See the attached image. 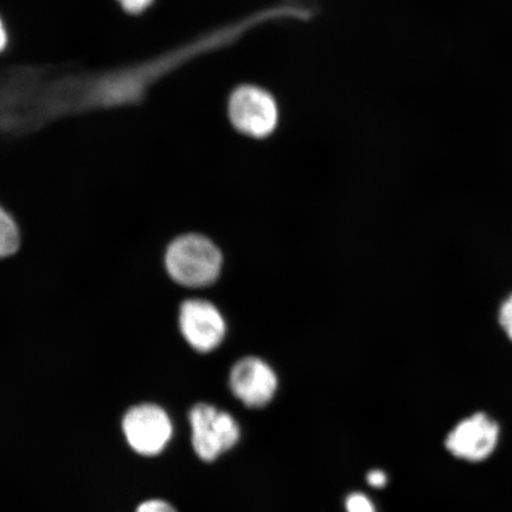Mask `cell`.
<instances>
[{
  "instance_id": "obj_1",
  "label": "cell",
  "mask_w": 512,
  "mask_h": 512,
  "mask_svg": "<svg viewBox=\"0 0 512 512\" xmlns=\"http://www.w3.org/2000/svg\"><path fill=\"white\" fill-rule=\"evenodd\" d=\"M162 264L172 284L187 293H202L221 280L224 254L213 236L185 230L166 243Z\"/></svg>"
},
{
  "instance_id": "obj_2",
  "label": "cell",
  "mask_w": 512,
  "mask_h": 512,
  "mask_svg": "<svg viewBox=\"0 0 512 512\" xmlns=\"http://www.w3.org/2000/svg\"><path fill=\"white\" fill-rule=\"evenodd\" d=\"M177 330L185 347L197 355H211L228 337L226 316L214 299L201 293L185 296L177 309Z\"/></svg>"
},
{
  "instance_id": "obj_3",
  "label": "cell",
  "mask_w": 512,
  "mask_h": 512,
  "mask_svg": "<svg viewBox=\"0 0 512 512\" xmlns=\"http://www.w3.org/2000/svg\"><path fill=\"white\" fill-rule=\"evenodd\" d=\"M226 114L236 132L256 140L271 137L280 123V108L275 96L252 83L236 86L230 91Z\"/></svg>"
},
{
  "instance_id": "obj_4",
  "label": "cell",
  "mask_w": 512,
  "mask_h": 512,
  "mask_svg": "<svg viewBox=\"0 0 512 512\" xmlns=\"http://www.w3.org/2000/svg\"><path fill=\"white\" fill-rule=\"evenodd\" d=\"M191 444L196 456L213 463L239 445L242 430L239 421L210 403H197L189 414Z\"/></svg>"
},
{
  "instance_id": "obj_5",
  "label": "cell",
  "mask_w": 512,
  "mask_h": 512,
  "mask_svg": "<svg viewBox=\"0 0 512 512\" xmlns=\"http://www.w3.org/2000/svg\"><path fill=\"white\" fill-rule=\"evenodd\" d=\"M228 387L243 406L260 409L270 405L277 396L279 377L264 358L245 356L230 368Z\"/></svg>"
},
{
  "instance_id": "obj_6",
  "label": "cell",
  "mask_w": 512,
  "mask_h": 512,
  "mask_svg": "<svg viewBox=\"0 0 512 512\" xmlns=\"http://www.w3.org/2000/svg\"><path fill=\"white\" fill-rule=\"evenodd\" d=\"M123 430L134 451L151 457L157 456L169 444L174 427L162 407L142 403L126 413Z\"/></svg>"
},
{
  "instance_id": "obj_7",
  "label": "cell",
  "mask_w": 512,
  "mask_h": 512,
  "mask_svg": "<svg viewBox=\"0 0 512 512\" xmlns=\"http://www.w3.org/2000/svg\"><path fill=\"white\" fill-rule=\"evenodd\" d=\"M499 439V426L484 413L470 416L447 435L446 448L454 457L467 462H482L494 453Z\"/></svg>"
},
{
  "instance_id": "obj_8",
  "label": "cell",
  "mask_w": 512,
  "mask_h": 512,
  "mask_svg": "<svg viewBox=\"0 0 512 512\" xmlns=\"http://www.w3.org/2000/svg\"><path fill=\"white\" fill-rule=\"evenodd\" d=\"M21 224L12 211L0 201V261L8 260L21 251Z\"/></svg>"
},
{
  "instance_id": "obj_9",
  "label": "cell",
  "mask_w": 512,
  "mask_h": 512,
  "mask_svg": "<svg viewBox=\"0 0 512 512\" xmlns=\"http://www.w3.org/2000/svg\"><path fill=\"white\" fill-rule=\"evenodd\" d=\"M344 508L347 512H377L373 499L364 492H351L345 498Z\"/></svg>"
},
{
  "instance_id": "obj_10",
  "label": "cell",
  "mask_w": 512,
  "mask_h": 512,
  "mask_svg": "<svg viewBox=\"0 0 512 512\" xmlns=\"http://www.w3.org/2000/svg\"><path fill=\"white\" fill-rule=\"evenodd\" d=\"M127 15L139 16L151 8L155 0H117Z\"/></svg>"
},
{
  "instance_id": "obj_11",
  "label": "cell",
  "mask_w": 512,
  "mask_h": 512,
  "mask_svg": "<svg viewBox=\"0 0 512 512\" xmlns=\"http://www.w3.org/2000/svg\"><path fill=\"white\" fill-rule=\"evenodd\" d=\"M499 324H501L505 334L512 341V294L505 300L501 310H499Z\"/></svg>"
},
{
  "instance_id": "obj_12",
  "label": "cell",
  "mask_w": 512,
  "mask_h": 512,
  "mask_svg": "<svg viewBox=\"0 0 512 512\" xmlns=\"http://www.w3.org/2000/svg\"><path fill=\"white\" fill-rule=\"evenodd\" d=\"M136 512H177V510L162 499H151L140 504Z\"/></svg>"
},
{
  "instance_id": "obj_13",
  "label": "cell",
  "mask_w": 512,
  "mask_h": 512,
  "mask_svg": "<svg viewBox=\"0 0 512 512\" xmlns=\"http://www.w3.org/2000/svg\"><path fill=\"white\" fill-rule=\"evenodd\" d=\"M388 475L380 469H374L368 472L367 484L373 489H383L388 484Z\"/></svg>"
},
{
  "instance_id": "obj_14",
  "label": "cell",
  "mask_w": 512,
  "mask_h": 512,
  "mask_svg": "<svg viewBox=\"0 0 512 512\" xmlns=\"http://www.w3.org/2000/svg\"><path fill=\"white\" fill-rule=\"evenodd\" d=\"M10 43L9 31L6 28L4 19L0 17V55L4 54L8 50Z\"/></svg>"
}]
</instances>
